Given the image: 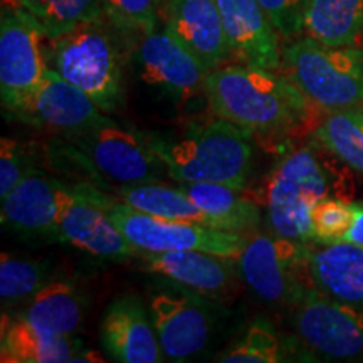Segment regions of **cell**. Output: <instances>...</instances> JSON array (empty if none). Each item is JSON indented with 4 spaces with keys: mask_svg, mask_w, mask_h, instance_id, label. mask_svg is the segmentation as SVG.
Returning a JSON list of instances; mask_svg holds the SVG:
<instances>
[{
    "mask_svg": "<svg viewBox=\"0 0 363 363\" xmlns=\"http://www.w3.org/2000/svg\"><path fill=\"white\" fill-rule=\"evenodd\" d=\"M264 9L279 38H298L305 27L308 0H257Z\"/></svg>",
    "mask_w": 363,
    "mask_h": 363,
    "instance_id": "33",
    "label": "cell"
},
{
    "mask_svg": "<svg viewBox=\"0 0 363 363\" xmlns=\"http://www.w3.org/2000/svg\"><path fill=\"white\" fill-rule=\"evenodd\" d=\"M29 13L38 22L48 40H54L66 33L103 16L99 0H7Z\"/></svg>",
    "mask_w": 363,
    "mask_h": 363,
    "instance_id": "27",
    "label": "cell"
},
{
    "mask_svg": "<svg viewBox=\"0 0 363 363\" xmlns=\"http://www.w3.org/2000/svg\"><path fill=\"white\" fill-rule=\"evenodd\" d=\"M61 182L33 172L2 199V224L21 234H54Z\"/></svg>",
    "mask_w": 363,
    "mask_h": 363,
    "instance_id": "20",
    "label": "cell"
},
{
    "mask_svg": "<svg viewBox=\"0 0 363 363\" xmlns=\"http://www.w3.org/2000/svg\"><path fill=\"white\" fill-rule=\"evenodd\" d=\"M310 252L301 240L257 234L246 240L238 269L240 278L266 303L294 306L315 288Z\"/></svg>",
    "mask_w": 363,
    "mask_h": 363,
    "instance_id": "7",
    "label": "cell"
},
{
    "mask_svg": "<svg viewBox=\"0 0 363 363\" xmlns=\"http://www.w3.org/2000/svg\"><path fill=\"white\" fill-rule=\"evenodd\" d=\"M103 16L125 33L150 34L157 27L158 0H99Z\"/></svg>",
    "mask_w": 363,
    "mask_h": 363,
    "instance_id": "31",
    "label": "cell"
},
{
    "mask_svg": "<svg viewBox=\"0 0 363 363\" xmlns=\"http://www.w3.org/2000/svg\"><path fill=\"white\" fill-rule=\"evenodd\" d=\"M96 199L126 240L140 252L197 249L238 261L246 246L247 239L240 233L145 214L128 203L104 197L98 190Z\"/></svg>",
    "mask_w": 363,
    "mask_h": 363,
    "instance_id": "6",
    "label": "cell"
},
{
    "mask_svg": "<svg viewBox=\"0 0 363 363\" xmlns=\"http://www.w3.org/2000/svg\"><path fill=\"white\" fill-rule=\"evenodd\" d=\"M303 33L326 45L363 48V0H308Z\"/></svg>",
    "mask_w": 363,
    "mask_h": 363,
    "instance_id": "23",
    "label": "cell"
},
{
    "mask_svg": "<svg viewBox=\"0 0 363 363\" xmlns=\"http://www.w3.org/2000/svg\"><path fill=\"white\" fill-rule=\"evenodd\" d=\"M230 54L240 65L281 71L279 34L257 0H217Z\"/></svg>",
    "mask_w": 363,
    "mask_h": 363,
    "instance_id": "13",
    "label": "cell"
},
{
    "mask_svg": "<svg viewBox=\"0 0 363 363\" xmlns=\"http://www.w3.org/2000/svg\"><path fill=\"white\" fill-rule=\"evenodd\" d=\"M179 187L216 220L219 229L244 234L261 224L259 203L246 197L242 190L211 182L179 184Z\"/></svg>",
    "mask_w": 363,
    "mask_h": 363,
    "instance_id": "24",
    "label": "cell"
},
{
    "mask_svg": "<svg viewBox=\"0 0 363 363\" xmlns=\"http://www.w3.org/2000/svg\"><path fill=\"white\" fill-rule=\"evenodd\" d=\"M142 76L150 84L160 86L182 99L203 91L207 69L169 30L145 34L138 48Z\"/></svg>",
    "mask_w": 363,
    "mask_h": 363,
    "instance_id": "17",
    "label": "cell"
},
{
    "mask_svg": "<svg viewBox=\"0 0 363 363\" xmlns=\"http://www.w3.org/2000/svg\"><path fill=\"white\" fill-rule=\"evenodd\" d=\"M281 71L321 111L363 106V48L299 38L283 48Z\"/></svg>",
    "mask_w": 363,
    "mask_h": 363,
    "instance_id": "5",
    "label": "cell"
},
{
    "mask_svg": "<svg viewBox=\"0 0 363 363\" xmlns=\"http://www.w3.org/2000/svg\"><path fill=\"white\" fill-rule=\"evenodd\" d=\"M111 27L106 17H96L49 40L51 48L45 51L48 66L106 113L115 111L123 96L121 51Z\"/></svg>",
    "mask_w": 363,
    "mask_h": 363,
    "instance_id": "4",
    "label": "cell"
},
{
    "mask_svg": "<svg viewBox=\"0 0 363 363\" xmlns=\"http://www.w3.org/2000/svg\"><path fill=\"white\" fill-rule=\"evenodd\" d=\"M16 115L27 123L59 131L65 136L104 118L101 108L83 89L67 83L51 67H48L43 83Z\"/></svg>",
    "mask_w": 363,
    "mask_h": 363,
    "instance_id": "14",
    "label": "cell"
},
{
    "mask_svg": "<svg viewBox=\"0 0 363 363\" xmlns=\"http://www.w3.org/2000/svg\"><path fill=\"white\" fill-rule=\"evenodd\" d=\"M45 38L24 9L4 4L0 19V94L7 111L16 115L43 83L48 61Z\"/></svg>",
    "mask_w": 363,
    "mask_h": 363,
    "instance_id": "9",
    "label": "cell"
},
{
    "mask_svg": "<svg viewBox=\"0 0 363 363\" xmlns=\"http://www.w3.org/2000/svg\"><path fill=\"white\" fill-rule=\"evenodd\" d=\"M288 343L264 320L249 325L242 338L229 350L222 353L217 362L224 363H279L289 360Z\"/></svg>",
    "mask_w": 363,
    "mask_h": 363,
    "instance_id": "28",
    "label": "cell"
},
{
    "mask_svg": "<svg viewBox=\"0 0 363 363\" xmlns=\"http://www.w3.org/2000/svg\"><path fill=\"white\" fill-rule=\"evenodd\" d=\"M118 197H120L121 202L128 203L130 207L145 212V214L170 220L194 222V224L219 229L216 220L206 214L180 187H165L160 182L121 185V187H118Z\"/></svg>",
    "mask_w": 363,
    "mask_h": 363,
    "instance_id": "25",
    "label": "cell"
},
{
    "mask_svg": "<svg viewBox=\"0 0 363 363\" xmlns=\"http://www.w3.org/2000/svg\"><path fill=\"white\" fill-rule=\"evenodd\" d=\"M48 284V267L44 262L13 257L2 252L0 256V298L4 305L29 301Z\"/></svg>",
    "mask_w": 363,
    "mask_h": 363,
    "instance_id": "29",
    "label": "cell"
},
{
    "mask_svg": "<svg viewBox=\"0 0 363 363\" xmlns=\"http://www.w3.org/2000/svg\"><path fill=\"white\" fill-rule=\"evenodd\" d=\"M65 138L88 160L104 179L118 185L155 184L165 169L155 155L148 136L123 128L111 118L88 128L66 135Z\"/></svg>",
    "mask_w": 363,
    "mask_h": 363,
    "instance_id": "8",
    "label": "cell"
},
{
    "mask_svg": "<svg viewBox=\"0 0 363 363\" xmlns=\"http://www.w3.org/2000/svg\"><path fill=\"white\" fill-rule=\"evenodd\" d=\"M165 29L211 72L233 57L217 0H167Z\"/></svg>",
    "mask_w": 363,
    "mask_h": 363,
    "instance_id": "16",
    "label": "cell"
},
{
    "mask_svg": "<svg viewBox=\"0 0 363 363\" xmlns=\"http://www.w3.org/2000/svg\"><path fill=\"white\" fill-rule=\"evenodd\" d=\"M353 208H355V217L350 230L345 235V240L363 246V202H353Z\"/></svg>",
    "mask_w": 363,
    "mask_h": 363,
    "instance_id": "34",
    "label": "cell"
},
{
    "mask_svg": "<svg viewBox=\"0 0 363 363\" xmlns=\"http://www.w3.org/2000/svg\"><path fill=\"white\" fill-rule=\"evenodd\" d=\"M355 217L353 202L337 197L321 199L310 212V234L316 244H333L345 240Z\"/></svg>",
    "mask_w": 363,
    "mask_h": 363,
    "instance_id": "30",
    "label": "cell"
},
{
    "mask_svg": "<svg viewBox=\"0 0 363 363\" xmlns=\"http://www.w3.org/2000/svg\"><path fill=\"white\" fill-rule=\"evenodd\" d=\"M293 325L306 350L328 360L363 358V308L313 288L294 305Z\"/></svg>",
    "mask_w": 363,
    "mask_h": 363,
    "instance_id": "10",
    "label": "cell"
},
{
    "mask_svg": "<svg viewBox=\"0 0 363 363\" xmlns=\"http://www.w3.org/2000/svg\"><path fill=\"white\" fill-rule=\"evenodd\" d=\"M79 343L71 337L48 333L16 316L2 318L0 360L2 363H65L76 362Z\"/></svg>",
    "mask_w": 363,
    "mask_h": 363,
    "instance_id": "21",
    "label": "cell"
},
{
    "mask_svg": "<svg viewBox=\"0 0 363 363\" xmlns=\"http://www.w3.org/2000/svg\"><path fill=\"white\" fill-rule=\"evenodd\" d=\"M155 155L179 184L211 182L246 189L252 170L251 133L220 120L195 126L180 138L148 136Z\"/></svg>",
    "mask_w": 363,
    "mask_h": 363,
    "instance_id": "3",
    "label": "cell"
},
{
    "mask_svg": "<svg viewBox=\"0 0 363 363\" xmlns=\"http://www.w3.org/2000/svg\"><path fill=\"white\" fill-rule=\"evenodd\" d=\"M150 316L158 342L172 362H185L199 355L211 337V318L195 293L182 288H165L150 296Z\"/></svg>",
    "mask_w": 363,
    "mask_h": 363,
    "instance_id": "12",
    "label": "cell"
},
{
    "mask_svg": "<svg viewBox=\"0 0 363 363\" xmlns=\"http://www.w3.org/2000/svg\"><path fill=\"white\" fill-rule=\"evenodd\" d=\"M311 140L363 175V106L326 113L313 130Z\"/></svg>",
    "mask_w": 363,
    "mask_h": 363,
    "instance_id": "26",
    "label": "cell"
},
{
    "mask_svg": "<svg viewBox=\"0 0 363 363\" xmlns=\"http://www.w3.org/2000/svg\"><path fill=\"white\" fill-rule=\"evenodd\" d=\"M345 167L313 140L281 158L267 175L261 199L272 234L311 240L310 212L315 203L326 197L352 202L353 180Z\"/></svg>",
    "mask_w": 363,
    "mask_h": 363,
    "instance_id": "2",
    "label": "cell"
},
{
    "mask_svg": "<svg viewBox=\"0 0 363 363\" xmlns=\"http://www.w3.org/2000/svg\"><path fill=\"white\" fill-rule=\"evenodd\" d=\"M54 235L79 251L104 259L140 256L138 249L126 240L98 202L96 190L91 187L67 189L59 184Z\"/></svg>",
    "mask_w": 363,
    "mask_h": 363,
    "instance_id": "11",
    "label": "cell"
},
{
    "mask_svg": "<svg viewBox=\"0 0 363 363\" xmlns=\"http://www.w3.org/2000/svg\"><path fill=\"white\" fill-rule=\"evenodd\" d=\"M99 338L108 355L121 363H158L165 357L152 316L133 294L111 303L99 325Z\"/></svg>",
    "mask_w": 363,
    "mask_h": 363,
    "instance_id": "15",
    "label": "cell"
},
{
    "mask_svg": "<svg viewBox=\"0 0 363 363\" xmlns=\"http://www.w3.org/2000/svg\"><path fill=\"white\" fill-rule=\"evenodd\" d=\"M140 257L147 271L195 294H206V296L225 293L235 276L233 264L235 259L197 251V249L140 252Z\"/></svg>",
    "mask_w": 363,
    "mask_h": 363,
    "instance_id": "18",
    "label": "cell"
},
{
    "mask_svg": "<svg viewBox=\"0 0 363 363\" xmlns=\"http://www.w3.org/2000/svg\"><path fill=\"white\" fill-rule=\"evenodd\" d=\"M30 155L17 140H0V199H4L22 179L33 174Z\"/></svg>",
    "mask_w": 363,
    "mask_h": 363,
    "instance_id": "32",
    "label": "cell"
},
{
    "mask_svg": "<svg viewBox=\"0 0 363 363\" xmlns=\"http://www.w3.org/2000/svg\"><path fill=\"white\" fill-rule=\"evenodd\" d=\"M212 113L247 133L274 135L305 123L320 110L284 74L247 65L220 66L203 79Z\"/></svg>",
    "mask_w": 363,
    "mask_h": 363,
    "instance_id": "1",
    "label": "cell"
},
{
    "mask_svg": "<svg viewBox=\"0 0 363 363\" xmlns=\"http://www.w3.org/2000/svg\"><path fill=\"white\" fill-rule=\"evenodd\" d=\"M313 286L326 296L363 308V246L340 240L310 252Z\"/></svg>",
    "mask_w": 363,
    "mask_h": 363,
    "instance_id": "19",
    "label": "cell"
},
{
    "mask_svg": "<svg viewBox=\"0 0 363 363\" xmlns=\"http://www.w3.org/2000/svg\"><path fill=\"white\" fill-rule=\"evenodd\" d=\"M84 303L78 288L69 281H51L27 301L19 318L48 333L71 337L83 321Z\"/></svg>",
    "mask_w": 363,
    "mask_h": 363,
    "instance_id": "22",
    "label": "cell"
}]
</instances>
